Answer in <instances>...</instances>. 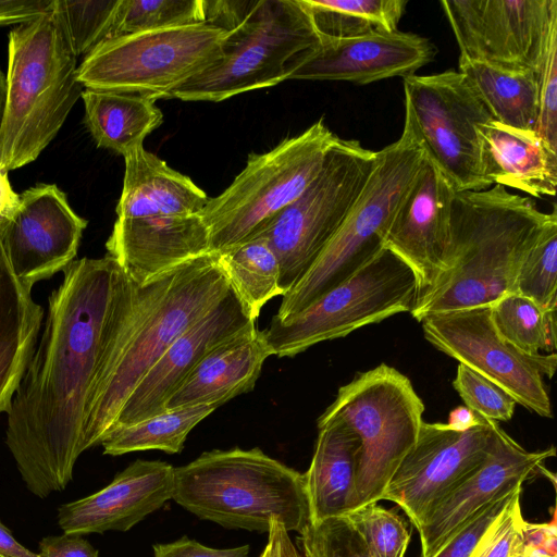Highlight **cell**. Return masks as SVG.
I'll use <instances>...</instances> for the list:
<instances>
[{
  "mask_svg": "<svg viewBox=\"0 0 557 557\" xmlns=\"http://www.w3.org/2000/svg\"><path fill=\"white\" fill-rule=\"evenodd\" d=\"M519 492L511 502L502 522L476 557H522L525 549L524 518Z\"/></svg>",
  "mask_w": 557,
  "mask_h": 557,
  "instance_id": "43",
  "label": "cell"
},
{
  "mask_svg": "<svg viewBox=\"0 0 557 557\" xmlns=\"http://www.w3.org/2000/svg\"><path fill=\"white\" fill-rule=\"evenodd\" d=\"M121 265L74 260L48 299L44 332L8 411L5 443L26 488L63 491L85 451L84 422Z\"/></svg>",
  "mask_w": 557,
  "mask_h": 557,
  "instance_id": "1",
  "label": "cell"
},
{
  "mask_svg": "<svg viewBox=\"0 0 557 557\" xmlns=\"http://www.w3.org/2000/svg\"><path fill=\"white\" fill-rule=\"evenodd\" d=\"M519 492H522V487L483 507L433 557H476L495 533Z\"/></svg>",
  "mask_w": 557,
  "mask_h": 557,
  "instance_id": "41",
  "label": "cell"
},
{
  "mask_svg": "<svg viewBox=\"0 0 557 557\" xmlns=\"http://www.w3.org/2000/svg\"><path fill=\"white\" fill-rule=\"evenodd\" d=\"M230 288L215 251L189 259L141 284L121 267L86 407L85 450L101 444L144 375Z\"/></svg>",
  "mask_w": 557,
  "mask_h": 557,
  "instance_id": "2",
  "label": "cell"
},
{
  "mask_svg": "<svg viewBox=\"0 0 557 557\" xmlns=\"http://www.w3.org/2000/svg\"><path fill=\"white\" fill-rule=\"evenodd\" d=\"M172 499L228 529L268 532L276 519L299 533L309 523L304 473L257 447L214 449L174 468Z\"/></svg>",
  "mask_w": 557,
  "mask_h": 557,
  "instance_id": "5",
  "label": "cell"
},
{
  "mask_svg": "<svg viewBox=\"0 0 557 557\" xmlns=\"http://www.w3.org/2000/svg\"><path fill=\"white\" fill-rule=\"evenodd\" d=\"M460 59L537 73L557 32V0H442Z\"/></svg>",
  "mask_w": 557,
  "mask_h": 557,
  "instance_id": "15",
  "label": "cell"
},
{
  "mask_svg": "<svg viewBox=\"0 0 557 557\" xmlns=\"http://www.w3.org/2000/svg\"><path fill=\"white\" fill-rule=\"evenodd\" d=\"M404 92L405 122L453 189L490 188L482 174L479 126L493 117L466 76L453 70L413 74L404 77Z\"/></svg>",
  "mask_w": 557,
  "mask_h": 557,
  "instance_id": "13",
  "label": "cell"
},
{
  "mask_svg": "<svg viewBox=\"0 0 557 557\" xmlns=\"http://www.w3.org/2000/svg\"><path fill=\"white\" fill-rule=\"evenodd\" d=\"M18 196L11 186L8 172L0 169V218L17 203Z\"/></svg>",
  "mask_w": 557,
  "mask_h": 557,
  "instance_id": "51",
  "label": "cell"
},
{
  "mask_svg": "<svg viewBox=\"0 0 557 557\" xmlns=\"http://www.w3.org/2000/svg\"><path fill=\"white\" fill-rule=\"evenodd\" d=\"M525 545L541 549L552 556H557V523L554 513L550 522H524Z\"/></svg>",
  "mask_w": 557,
  "mask_h": 557,
  "instance_id": "47",
  "label": "cell"
},
{
  "mask_svg": "<svg viewBox=\"0 0 557 557\" xmlns=\"http://www.w3.org/2000/svg\"><path fill=\"white\" fill-rule=\"evenodd\" d=\"M420 322L437 350L491 380L528 410L553 417L543 377H553L556 352L528 355L507 342L493 323L491 306L433 313Z\"/></svg>",
  "mask_w": 557,
  "mask_h": 557,
  "instance_id": "14",
  "label": "cell"
},
{
  "mask_svg": "<svg viewBox=\"0 0 557 557\" xmlns=\"http://www.w3.org/2000/svg\"><path fill=\"white\" fill-rule=\"evenodd\" d=\"M512 293L543 309H557V213L523 258Z\"/></svg>",
  "mask_w": 557,
  "mask_h": 557,
  "instance_id": "36",
  "label": "cell"
},
{
  "mask_svg": "<svg viewBox=\"0 0 557 557\" xmlns=\"http://www.w3.org/2000/svg\"><path fill=\"white\" fill-rule=\"evenodd\" d=\"M321 38H354L397 30L405 0H302Z\"/></svg>",
  "mask_w": 557,
  "mask_h": 557,
  "instance_id": "33",
  "label": "cell"
},
{
  "mask_svg": "<svg viewBox=\"0 0 557 557\" xmlns=\"http://www.w3.org/2000/svg\"><path fill=\"white\" fill-rule=\"evenodd\" d=\"M556 454L555 447L529 451L496 422L484 461L457 485L417 528L421 557L433 555L487 504L522 487Z\"/></svg>",
  "mask_w": 557,
  "mask_h": 557,
  "instance_id": "18",
  "label": "cell"
},
{
  "mask_svg": "<svg viewBox=\"0 0 557 557\" xmlns=\"http://www.w3.org/2000/svg\"><path fill=\"white\" fill-rule=\"evenodd\" d=\"M374 557H404L410 542L407 522L394 510L370 503L345 515Z\"/></svg>",
  "mask_w": 557,
  "mask_h": 557,
  "instance_id": "38",
  "label": "cell"
},
{
  "mask_svg": "<svg viewBox=\"0 0 557 557\" xmlns=\"http://www.w3.org/2000/svg\"><path fill=\"white\" fill-rule=\"evenodd\" d=\"M84 122L98 147L121 156L143 147L163 121L156 100L113 91L84 89Z\"/></svg>",
  "mask_w": 557,
  "mask_h": 557,
  "instance_id": "29",
  "label": "cell"
},
{
  "mask_svg": "<svg viewBox=\"0 0 557 557\" xmlns=\"http://www.w3.org/2000/svg\"><path fill=\"white\" fill-rule=\"evenodd\" d=\"M120 0H59L77 57L87 55L108 39Z\"/></svg>",
  "mask_w": 557,
  "mask_h": 557,
  "instance_id": "39",
  "label": "cell"
},
{
  "mask_svg": "<svg viewBox=\"0 0 557 557\" xmlns=\"http://www.w3.org/2000/svg\"><path fill=\"white\" fill-rule=\"evenodd\" d=\"M255 325L256 320L249 315L231 287L225 296L185 330L149 369L128 396L113 428L136 423L165 411L169 398L212 348Z\"/></svg>",
  "mask_w": 557,
  "mask_h": 557,
  "instance_id": "20",
  "label": "cell"
},
{
  "mask_svg": "<svg viewBox=\"0 0 557 557\" xmlns=\"http://www.w3.org/2000/svg\"><path fill=\"white\" fill-rule=\"evenodd\" d=\"M267 546L273 557H302L292 542L288 531L276 519L270 522Z\"/></svg>",
  "mask_w": 557,
  "mask_h": 557,
  "instance_id": "48",
  "label": "cell"
},
{
  "mask_svg": "<svg viewBox=\"0 0 557 557\" xmlns=\"http://www.w3.org/2000/svg\"><path fill=\"white\" fill-rule=\"evenodd\" d=\"M39 557H98V550L82 534L63 533L44 537Z\"/></svg>",
  "mask_w": 557,
  "mask_h": 557,
  "instance_id": "45",
  "label": "cell"
},
{
  "mask_svg": "<svg viewBox=\"0 0 557 557\" xmlns=\"http://www.w3.org/2000/svg\"><path fill=\"white\" fill-rule=\"evenodd\" d=\"M318 438L305 476L309 523L345 516L356 484L360 441L339 419H318Z\"/></svg>",
  "mask_w": 557,
  "mask_h": 557,
  "instance_id": "27",
  "label": "cell"
},
{
  "mask_svg": "<svg viewBox=\"0 0 557 557\" xmlns=\"http://www.w3.org/2000/svg\"><path fill=\"white\" fill-rule=\"evenodd\" d=\"M218 256L232 289L253 320L270 299L284 296L278 260L264 239H246L218 251Z\"/></svg>",
  "mask_w": 557,
  "mask_h": 557,
  "instance_id": "31",
  "label": "cell"
},
{
  "mask_svg": "<svg viewBox=\"0 0 557 557\" xmlns=\"http://www.w3.org/2000/svg\"><path fill=\"white\" fill-rule=\"evenodd\" d=\"M537 78V117L534 133L557 152V32L548 42Z\"/></svg>",
  "mask_w": 557,
  "mask_h": 557,
  "instance_id": "42",
  "label": "cell"
},
{
  "mask_svg": "<svg viewBox=\"0 0 557 557\" xmlns=\"http://www.w3.org/2000/svg\"><path fill=\"white\" fill-rule=\"evenodd\" d=\"M423 412V401L411 381L385 363L356 374L338 388L319 419L342 420L360 441L349 511L381 500L393 474L417 442Z\"/></svg>",
  "mask_w": 557,
  "mask_h": 557,
  "instance_id": "8",
  "label": "cell"
},
{
  "mask_svg": "<svg viewBox=\"0 0 557 557\" xmlns=\"http://www.w3.org/2000/svg\"><path fill=\"white\" fill-rule=\"evenodd\" d=\"M202 22L205 0H120L107 40Z\"/></svg>",
  "mask_w": 557,
  "mask_h": 557,
  "instance_id": "35",
  "label": "cell"
},
{
  "mask_svg": "<svg viewBox=\"0 0 557 557\" xmlns=\"http://www.w3.org/2000/svg\"><path fill=\"white\" fill-rule=\"evenodd\" d=\"M302 557H374L346 516L308 523L297 536Z\"/></svg>",
  "mask_w": 557,
  "mask_h": 557,
  "instance_id": "37",
  "label": "cell"
},
{
  "mask_svg": "<svg viewBox=\"0 0 557 557\" xmlns=\"http://www.w3.org/2000/svg\"><path fill=\"white\" fill-rule=\"evenodd\" d=\"M173 490V466L138 459L100 491L61 505L59 527L82 535L127 531L170 500Z\"/></svg>",
  "mask_w": 557,
  "mask_h": 557,
  "instance_id": "22",
  "label": "cell"
},
{
  "mask_svg": "<svg viewBox=\"0 0 557 557\" xmlns=\"http://www.w3.org/2000/svg\"><path fill=\"white\" fill-rule=\"evenodd\" d=\"M461 72L494 121L533 131L537 117L536 73L510 72L459 58Z\"/></svg>",
  "mask_w": 557,
  "mask_h": 557,
  "instance_id": "30",
  "label": "cell"
},
{
  "mask_svg": "<svg viewBox=\"0 0 557 557\" xmlns=\"http://www.w3.org/2000/svg\"><path fill=\"white\" fill-rule=\"evenodd\" d=\"M200 214L116 218L106 248L137 283L210 251Z\"/></svg>",
  "mask_w": 557,
  "mask_h": 557,
  "instance_id": "23",
  "label": "cell"
},
{
  "mask_svg": "<svg viewBox=\"0 0 557 557\" xmlns=\"http://www.w3.org/2000/svg\"><path fill=\"white\" fill-rule=\"evenodd\" d=\"M87 223L57 185L39 184L0 218V242L15 275L32 289L75 260Z\"/></svg>",
  "mask_w": 557,
  "mask_h": 557,
  "instance_id": "17",
  "label": "cell"
},
{
  "mask_svg": "<svg viewBox=\"0 0 557 557\" xmlns=\"http://www.w3.org/2000/svg\"><path fill=\"white\" fill-rule=\"evenodd\" d=\"M263 331L251 326L212 348L172 394L165 410L190 406L215 409L250 392L271 356Z\"/></svg>",
  "mask_w": 557,
  "mask_h": 557,
  "instance_id": "24",
  "label": "cell"
},
{
  "mask_svg": "<svg viewBox=\"0 0 557 557\" xmlns=\"http://www.w3.org/2000/svg\"><path fill=\"white\" fill-rule=\"evenodd\" d=\"M227 33L220 59L168 98L219 102L275 86L290 79L321 44L302 0H253Z\"/></svg>",
  "mask_w": 557,
  "mask_h": 557,
  "instance_id": "6",
  "label": "cell"
},
{
  "mask_svg": "<svg viewBox=\"0 0 557 557\" xmlns=\"http://www.w3.org/2000/svg\"><path fill=\"white\" fill-rule=\"evenodd\" d=\"M227 34L202 22L109 39L84 57L77 78L85 89L168 98L220 59Z\"/></svg>",
  "mask_w": 557,
  "mask_h": 557,
  "instance_id": "11",
  "label": "cell"
},
{
  "mask_svg": "<svg viewBox=\"0 0 557 557\" xmlns=\"http://www.w3.org/2000/svg\"><path fill=\"white\" fill-rule=\"evenodd\" d=\"M5 98H7V81H5V75L0 70V132H1L3 117H4Z\"/></svg>",
  "mask_w": 557,
  "mask_h": 557,
  "instance_id": "52",
  "label": "cell"
},
{
  "mask_svg": "<svg viewBox=\"0 0 557 557\" xmlns=\"http://www.w3.org/2000/svg\"><path fill=\"white\" fill-rule=\"evenodd\" d=\"M555 214L500 185L455 193L447 269L419 294L412 317L491 306L512 293L523 258Z\"/></svg>",
  "mask_w": 557,
  "mask_h": 557,
  "instance_id": "3",
  "label": "cell"
},
{
  "mask_svg": "<svg viewBox=\"0 0 557 557\" xmlns=\"http://www.w3.org/2000/svg\"><path fill=\"white\" fill-rule=\"evenodd\" d=\"M479 418V423L466 431L423 421L416 444L393 474L381 500L398 505L417 529L488 455L496 422Z\"/></svg>",
  "mask_w": 557,
  "mask_h": 557,
  "instance_id": "16",
  "label": "cell"
},
{
  "mask_svg": "<svg viewBox=\"0 0 557 557\" xmlns=\"http://www.w3.org/2000/svg\"><path fill=\"white\" fill-rule=\"evenodd\" d=\"M480 421L479 414L466 406H460L450 411L447 424L457 431H466Z\"/></svg>",
  "mask_w": 557,
  "mask_h": 557,
  "instance_id": "50",
  "label": "cell"
},
{
  "mask_svg": "<svg viewBox=\"0 0 557 557\" xmlns=\"http://www.w3.org/2000/svg\"><path fill=\"white\" fill-rule=\"evenodd\" d=\"M0 556L1 557H39L29 550L12 535L11 531L0 520Z\"/></svg>",
  "mask_w": 557,
  "mask_h": 557,
  "instance_id": "49",
  "label": "cell"
},
{
  "mask_svg": "<svg viewBox=\"0 0 557 557\" xmlns=\"http://www.w3.org/2000/svg\"><path fill=\"white\" fill-rule=\"evenodd\" d=\"M453 386L474 413L494 422L512 418L517 401L511 395L470 368L458 364Z\"/></svg>",
  "mask_w": 557,
  "mask_h": 557,
  "instance_id": "40",
  "label": "cell"
},
{
  "mask_svg": "<svg viewBox=\"0 0 557 557\" xmlns=\"http://www.w3.org/2000/svg\"><path fill=\"white\" fill-rule=\"evenodd\" d=\"M260 557H273L270 548L265 545L263 552L261 553Z\"/></svg>",
  "mask_w": 557,
  "mask_h": 557,
  "instance_id": "54",
  "label": "cell"
},
{
  "mask_svg": "<svg viewBox=\"0 0 557 557\" xmlns=\"http://www.w3.org/2000/svg\"><path fill=\"white\" fill-rule=\"evenodd\" d=\"M44 309L15 275L0 242V413H8L32 360Z\"/></svg>",
  "mask_w": 557,
  "mask_h": 557,
  "instance_id": "28",
  "label": "cell"
},
{
  "mask_svg": "<svg viewBox=\"0 0 557 557\" xmlns=\"http://www.w3.org/2000/svg\"><path fill=\"white\" fill-rule=\"evenodd\" d=\"M455 190L425 156L389 224L384 248L416 272L420 293L446 271Z\"/></svg>",
  "mask_w": 557,
  "mask_h": 557,
  "instance_id": "19",
  "label": "cell"
},
{
  "mask_svg": "<svg viewBox=\"0 0 557 557\" xmlns=\"http://www.w3.org/2000/svg\"><path fill=\"white\" fill-rule=\"evenodd\" d=\"M249 545L233 548H213L182 537L168 544L153 545V557H248Z\"/></svg>",
  "mask_w": 557,
  "mask_h": 557,
  "instance_id": "44",
  "label": "cell"
},
{
  "mask_svg": "<svg viewBox=\"0 0 557 557\" xmlns=\"http://www.w3.org/2000/svg\"><path fill=\"white\" fill-rule=\"evenodd\" d=\"M481 168L486 182L515 188L533 197L555 196L557 152L533 131L491 120L479 126Z\"/></svg>",
  "mask_w": 557,
  "mask_h": 557,
  "instance_id": "25",
  "label": "cell"
},
{
  "mask_svg": "<svg viewBox=\"0 0 557 557\" xmlns=\"http://www.w3.org/2000/svg\"><path fill=\"white\" fill-rule=\"evenodd\" d=\"M374 162L375 151L358 140L337 137L320 173L305 191L247 238H262L271 247L285 294L336 234L362 193Z\"/></svg>",
  "mask_w": 557,
  "mask_h": 557,
  "instance_id": "10",
  "label": "cell"
},
{
  "mask_svg": "<svg viewBox=\"0 0 557 557\" xmlns=\"http://www.w3.org/2000/svg\"><path fill=\"white\" fill-rule=\"evenodd\" d=\"M419 294L420 283L412 268L383 248L352 276L300 312L285 320L272 318L263 334L272 355L294 357L321 342L411 312Z\"/></svg>",
  "mask_w": 557,
  "mask_h": 557,
  "instance_id": "12",
  "label": "cell"
},
{
  "mask_svg": "<svg viewBox=\"0 0 557 557\" xmlns=\"http://www.w3.org/2000/svg\"><path fill=\"white\" fill-rule=\"evenodd\" d=\"M556 310L543 309L517 293L506 294L491 305L492 320L498 333L528 355L555 351Z\"/></svg>",
  "mask_w": 557,
  "mask_h": 557,
  "instance_id": "34",
  "label": "cell"
},
{
  "mask_svg": "<svg viewBox=\"0 0 557 557\" xmlns=\"http://www.w3.org/2000/svg\"><path fill=\"white\" fill-rule=\"evenodd\" d=\"M1 557V556H0Z\"/></svg>",
  "mask_w": 557,
  "mask_h": 557,
  "instance_id": "55",
  "label": "cell"
},
{
  "mask_svg": "<svg viewBox=\"0 0 557 557\" xmlns=\"http://www.w3.org/2000/svg\"><path fill=\"white\" fill-rule=\"evenodd\" d=\"M214 410L211 406L169 409L136 423L114 426L100 445L110 456L141 450L177 454L189 432Z\"/></svg>",
  "mask_w": 557,
  "mask_h": 557,
  "instance_id": "32",
  "label": "cell"
},
{
  "mask_svg": "<svg viewBox=\"0 0 557 557\" xmlns=\"http://www.w3.org/2000/svg\"><path fill=\"white\" fill-rule=\"evenodd\" d=\"M336 139L321 119L270 151L249 154L244 170L200 213L210 251L244 242L294 202L318 176Z\"/></svg>",
  "mask_w": 557,
  "mask_h": 557,
  "instance_id": "9",
  "label": "cell"
},
{
  "mask_svg": "<svg viewBox=\"0 0 557 557\" xmlns=\"http://www.w3.org/2000/svg\"><path fill=\"white\" fill-rule=\"evenodd\" d=\"M54 0H0V26L24 24L46 13Z\"/></svg>",
  "mask_w": 557,
  "mask_h": 557,
  "instance_id": "46",
  "label": "cell"
},
{
  "mask_svg": "<svg viewBox=\"0 0 557 557\" xmlns=\"http://www.w3.org/2000/svg\"><path fill=\"white\" fill-rule=\"evenodd\" d=\"M122 194L117 218L200 214L207 194L188 176L139 147L124 156Z\"/></svg>",
  "mask_w": 557,
  "mask_h": 557,
  "instance_id": "26",
  "label": "cell"
},
{
  "mask_svg": "<svg viewBox=\"0 0 557 557\" xmlns=\"http://www.w3.org/2000/svg\"><path fill=\"white\" fill-rule=\"evenodd\" d=\"M522 557H557V556H552L541 549L525 546L524 554Z\"/></svg>",
  "mask_w": 557,
  "mask_h": 557,
  "instance_id": "53",
  "label": "cell"
},
{
  "mask_svg": "<svg viewBox=\"0 0 557 557\" xmlns=\"http://www.w3.org/2000/svg\"><path fill=\"white\" fill-rule=\"evenodd\" d=\"M424 156L413 129L404 121L400 137L375 151L374 166L359 198L313 265L283 296L274 319L300 312L384 248L393 215Z\"/></svg>",
  "mask_w": 557,
  "mask_h": 557,
  "instance_id": "7",
  "label": "cell"
},
{
  "mask_svg": "<svg viewBox=\"0 0 557 557\" xmlns=\"http://www.w3.org/2000/svg\"><path fill=\"white\" fill-rule=\"evenodd\" d=\"M435 46L422 36L400 30L354 38H321L290 79L345 81L358 85L413 75L433 61Z\"/></svg>",
  "mask_w": 557,
  "mask_h": 557,
  "instance_id": "21",
  "label": "cell"
},
{
  "mask_svg": "<svg viewBox=\"0 0 557 557\" xmlns=\"http://www.w3.org/2000/svg\"><path fill=\"white\" fill-rule=\"evenodd\" d=\"M77 58L59 0L10 32L0 169L32 163L54 139L84 90Z\"/></svg>",
  "mask_w": 557,
  "mask_h": 557,
  "instance_id": "4",
  "label": "cell"
}]
</instances>
